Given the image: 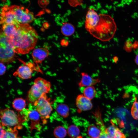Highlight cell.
I'll return each mask as SVG.
<instances>
[{"mask_svg":"<svg viewBox=\"0 0 138 138\" xmlns=\"http://www.w3.org/2000/svg\"><path fill=\"white\" fill-rule=\"evenodd\" d=\"M67 133L69 136L72 138H75L79 136L80 134V130L76 126L72 125L68 128Z\"/></svg>","mask_w":138,"mask_h":138,"instance_id":"cb8c5ba5","label":"cell"},{"mask_svg":"<svg viewBox=\"0 0 138 138\" xmlns=\"http://www.w3.org/2000/svg\"><path fill=\"white\" fill-rule=\"evenodd\" d=\"M33 70L28 64L20 66L13 73L15 77H18L22 79H27L32 76Z\"/></svg>","mask_w":138,"mask_h":138,"instance_id":"8fae6325","label":"cell"},{"mask_svg":"<svg viewBox=\"0 0 138 138\" xmlns=\"http://www.w3.org/2000/svg\"><path fill=\"white\" fill-rule=\"evenodd\" d=\"M101 130L95 125H89L88 128V133L91 138H97L100 135Z\"/></svg>","mask_w":138,"mask_h":138,"instance_id":"44dd1931","label":"cell"},{"mask_svg":"<svg viewBox=\"0 0 138 138\" xmlns=\"http://www.w3.org/2000/svg\"><path fill=\"white\" fill-rule=\"evenodd\" d=\"M55 110L60 116L64 118H67L69 115V108L66 104L61 103L57 105Z\"/></svg>","mask_w":138,"mask_h":138,"instance_id":"e0dca14e","label":"cell"},{"mask_svg":"<svg viewBox=\"0 0 138 138\" xmlns=\"http://www.w3.org/2000/svg\"><path fill=\"white\" fill-rule=\"evenodd\" d=\"M81 75V79L78 83L79 87L93 86L100 81V79L93 78L86 73H82Z\"/></svg>","mask_w":138,"mask_h":138,"instance_id":"7c38bea8","label":"cell"},{"mask_svg":"<svg viewBox=\"0 0 138 138\" xmlns=\"http://www.w3.org/2000/svg\"><path fill=\"white\" fill-rule=\"evenodd\" d=\"M135 100L131 109V114L134 119L138 120V101L137 98L135 97Z\"/></svg>","mask_w":138,"mask_h":138,"instance_id":"d4e9b609","label":"cell"},{"mask_svg":"<svg viewBox=\"0 0 138 138\" xmlns=\"http://www.w3.org/2000/svg\"><path fill=\"white\" fill-rule=\"evenodd\" d=\"M135 61L136 63L138 65V54L136 55L135 57Z\"/></svg>","mask_w":138,"mask_h":138,"instance_id":"f1b7e54d","label":"cell"},{"mask_svg":"<svg viewBox=\"0 0 138 138\" xmlns=\"http://www.w3.org/2000/svg\"><path fill=\"white\" fill-rule=\"evenodd\" d=\"M1 124L3 126H16L21 121L20 116L8 108L0 110Z\"/></svg>","mask_w":138,"mask_h":138,"instance_id":"52a82bcc","label":"cell"},{"mask_svg":"<svg viewBox=\"0 0 138 138\" xmlns=\"http://www.w3.org/2000/svg\"><path fill=\"white\" fill-rule=\"evenodd\" d=\"M17 29L11 41L16 53L25 54L28 53L35 47L38 36L35 30L29 24L17 25Z\"/></svg>","mask_w":138,"mask_h":138,"instance_id":"6da1fadb","label":"cell"},{"mask_svg":"<svg viewBox=\"0 0 138 138\" xmlns=\"http://www.w3.org/2000/svg\"><path fill=\"white\" fill-rule=\"evenodd\" d=\"M12 106L16 110L19 112L25 109L26 107V101L22 98H16L13 101Z\"/></svg>","mask_w":138,"mask_h":138,"instance_id":"2e32d148","label":"cell"},{"mask_svg":"<svg viewBox=\"0 0 138 138\" xmlns=\"http://www.w3.org/2000/svg\"><path fill=\"white\" fill-rule=\"evenodd\" d=\"M129 97V95L127 93H125L123 95V97H124V98H127Z\"/></svg>","mask_w":138,"mask_h":138,"instance_id":"f546056e","label":"cell"},{"mask_svg":"<svg viewBox=\"0 0 138 138\" xmlns=\"http://www.w3.org/2000/svg\"><path fill=\"white\" fill-rule=\"evenodd\" d=\"M99 19V15L95 10L91 8L88 11L86 15L85 27L89 32L93 29L97 24Z\"/></svg>","mask_w":138,"mask_h":138,"instance_id":"9c48e42d","label":"cell"},{"mask_svg":"<svg viewBox=\"0 0 138 138\" xmlns=\"http://www.w3.org/2000/svg\"><path fill=\"white\" fill-rule=\"evenodd\" d=\"M27 116L31 120L32 124L38 123L40 117L41 118L39 113L36 110L35 106L34 108H32L30 110H28Z\"/></svg>","mask_w":138,"mask_h":138,"instance_id":"ac0fdd59","label":"cell"},{"mask_svg":"<svg viewBox=\"0 0 138 138\" xmlns=\"http://www.w3.org/2000/svg\"><path fill=\"white\" fill-rule=\"evenodd\" d=\"M96 91L94 86L86 87L83 91V94L90 100L95 96Z\"/></svg>","mask_w":138,"mask_h":138,"instance_id":"ffe728a7","label":"cell"},{"mask_svg":"<svg viewBox=\"0 0 138 138\" xmlns=\"http://www.w3.org/2000/svg\"><path fill=\"white\" fill-rule=\"evenodd\" d=\"M33 104L39 113L42 119H48L53 110L50 99L44 93Z\"/></svg>","mask_w":138,"mask_h":138,"instance_id":"5b68a950","label":"cell"},{"mask_svg":"<svg viewBox=\"0 0 138 138\" xmlns=\"http://www.w3.org/2000/svg\"><path fill=\"white\" fill-rule=\"evenodd\" d=\"M101 133L99 136L97 138H110L106 132V128L104 124L102 125L99 126Z\"/></svg>","mask_w":138,"mask_h":138,"instance_id":"484cf974","label":"cell"},{"mask_svg":"<svg viewBox=\"0 0 138 138\" xmlns=\"http://www.w3.org/2000/svg\"><path fill=\"white\" fill-rule=\"evenodd\" d=\"M61 44L62 46L65 47L68 45V42L66 40L64 39L61 40Z\"/></svg>","mask_w":138,"mask_h":138,"instance_id":"83f0119b","label":"cell"},{"mask_svg":"<svg viewBox=\"0 0 138 138\" xmlns=\"http://www.w3.org/2000/svg\"><path fill=\"white\" fill-rule=\"evenodd\" d=\"M18 133L16 126L13 128H9L5 130L3 136L0 138H18Z\"/></svg>","mask_w":138,"mask_h":138,"instance_id":"7402d4cb","label":"cell"},{"mask_svg":"<svg viewBox=\"0 0 138 138\" xmlns=\"http://www.w3.org/2000/svg\"><path fill=\"white\" fill-rule=\"evenodd\" d=\"M9 8L20 24H29L35 19L33 13L23 6L13 5Z\"/></svg>","mask_w":138,"mask_h":138,"instance_id":"8992f818","label":"cell"},{"mask_svg":"<svg viewBox=\"0 0 138 138\" xmlns=\"http://www.w3.org/2000/svg\"><path fill=\"white\" fill-rule=\"evenodd\" d=\"M2 25V28L1 30L4 33L10 38H12L15 36L16 32L17 29V25L5 24Z\"/></svg>","mask_w":138,"mask_h":138,"instance_id":"9a60e30c","label":"cell"},{"mask_svg":"<svg viewBox=\"0 0 138 138\" xmlns=\"http://www.w3.org/2000/svg\"><path fill=\"white\" fill-rule=\"evenodd\" d=\"M0 23L13 24L17 25L20 24L17 20L15 16L7 5L2 8L1 13Z\"/></svg>","mask_w":138,"mask_h":138,"instance_id":"ba28073f","label":"cell"},{"mask_svg":"<svg viewBox=\"0 0 138 138\" xmlns=\"http://www.w3.org/2000/svg\"><path fill=\"white\" fill-rule=\"evenodd\" d=\"M67 133V131L65 129L61 126L56 127L53 132L54 136L57 138H64L66 136Z\"/></svg>","mask_w":138,"mask_h":138,"instance_id":"603a6c76","label":"cell"},{"mask_svg":"<svg viewBox=\"0 0 138 138\" xmlns=\"http://www.w3.org/2000/svg\"><path fill=\"white\" fill-rule=\"evenodd\" d=\"M51 88L50 82L40 77L36 78L28 93V100L30 103L33 104L43 94L48 93Z\"/></svg>","mask_w":138,"mask_h":138,"instance_id":"3957f363","label":"cell"},{"mask_svg":"<svg viewBox=\"0 0 138 138\" xmlns=\"http://www.w3.org/2000/svg\"><path fill=\"white\" fill-rule=\"evenodd\" d=\"M75 28L71 24L67 22L64 23L61 28V32L64 36H70L73 34L75 31Z\"/></svg>","mask_w":138,"mask_h":138,"instance_id":"d6986e66","label":"cell"},{"mask_svg":"<svg viewBox=\"0 0 138 138\" xmlns=\"http://www.w3.org/2000/svg\"><path fill=\"white\" fill-rule=\"evenodd\" d=\"M96 25L89 32L94 37L103 41H108L113 37L117 30L114 19L109 15L101 14Z\"/></svg>","mask_w":138,"mask_h":138,"instance_id":"7a4b0ae2","label":"cell"},{"mask_svg":"<svg viewBox=\"0 0 138 138\" xmlns=\"http://www.w3.org/2000/svg\"><path fill=\"white\" fill-rule=\"evenodd\" d=\"M49 54L47 49L40 48L34 49L32 55L34 62L37 63L41 64Z\"/></svg>","mask_w":138,"mask_h":138,"instance_id":"4fadbf2b","label":"cell"},{"mask_svg":"<svg viewBox=\"0 0 138 138\" xmlns=\"http://www.w3.org/2000/svg\"><path fill=\"white\" fill-rule=\"evenodd\" d=\"M6 70V66L4 63L0 62V75H3L5 72Z\"/></svg>","mask_w":138,"mask_h":138,"instance_id":"4316f807","label":"cell"},{"mask_svg":"<svg viewBox=\"0 0 138 138\" xmlns=\"http://www.w3.org/2000/svg\"><path fill=\"white\" fill-rule=\"evenodd\" d=\"M106 134L111 138H126V137L121 130L114 124L106 128Z\"/></svg>","mask_w":138,"mask_h":138,"instance_id":"5bb4252c","label":"cell"},{"mask_svg":"<svg viewBox=\"0 0 138 138\" xmlns=\"http://www.w3.org/2000/svg\"><path fill=\"white\" fill-rule=\"evenodd\" d=\"M11 39L1 29L0 35V60L3 63H9L14 60L15 53Z\"/></svg>","mask_w":138,"mask_h":138,"instance_id":"277c9868","label":"cell"},{"mask_svg":"<svg viewBox=\"0 0 138 138\" xmlns=\"http://www.w3.org/2000/svg\"><path fill=\"white\" fill-rule=\"evenodd\" d=\"M76 105L78 108V111L79 112L90 110L93 107L91 100L83 94L77 96L76 99Z\"/></svg>","mask_w":138,"mask_h":138,"instance_id":"30bf717a","label":"cell"}]
</instances>
